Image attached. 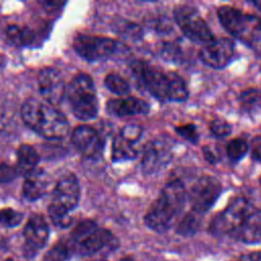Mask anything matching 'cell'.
Listing matches in <instances>:
<instances>
[{
    "instance_id": "6da1fadb",
    "label": "cell",
    "mask_w": 261,
    "mask_h": 261,
    "mask_svg": "<svg viewBox=\"0 0 261 261\" xmlns=\"http://www.w3.org/2000/svg\"><path fill=\"white\" fill-rule=\"evenodd\" d=\"M187 199L188 193L184 182L178 178L169 180L147 210L144 216L145 224L156 232L168 230L185 207Z\"/></svg>"
},
{
    "instance_id": "7a4b0ae2",
    "label": "cell",
    "mask_w": 261,
    "mask_h": 261,
    "mask_svg": "<svg viewBox=\"0 0 261 261\" xmlns=\"http://www.w3.org/2000/svg\"><path fill=\"white\" fill-rule=\"evenodd\" d=\"M20 114L23 122L47 139H62L69 130L66 117L55 106L36 98L25 100Z\"/></svg>"
},
{
    "instance_id": "3957f363",
    "label": "cell",
    "mask_w": 261,
    "mask_h": 261,
    "mask_svg": "<svg viewBox=\"0 0 261 261\" xmlns=\"http://www.w3.org/2000/svg\"><path fill=\"white\" fill-rule=\"evenodd\" d=\"M65 98L77 119L90 120L97 116L99 103L94 81L89 74L75 75L66 87Z\"/></svg>"
},
{
    "instance_id": "277c9868",
    "label": "cell",
    "mask_w": 261,
    "mask_h": 261,
    "mask_svg": "<svg viewBox=\"0 0 261 261\" xmlns=\"http://www.w3.org/2000/svg\"><path fill=\"white\" fill-rule=\"evenodd\" d=\"M70 241L74 244L76 253L82 256H91L104 249H113L117 246V240L106 228L99 227L93 220L80 222L70 234Z\"/></svg>"
},
{
    "instance_id": "5b68a950",
    "label": "cell",
    "mask_w": 261,
    "mask_h": 261,
    "mask_svg": "<svg viewBox=\"0 0 261 261\" xmlns=\"http://www.w3.org/2000/svg\"><path fill=\"white\" fill-rule=\"evenodd\" d=\"M134 76L155 99L160 102H170V76L171 71L161 68L145 60H135L130 64Z\"/></svg>"
},
{
    "instance_id": "8992f818",
    "label": "cell",
    "mask_w": 261,
    "mask_h": 261,
    "mask_svg": "<svg viewBox=\"0 0 261 261\" xmlns=\"http://www.w3.org/2000/svg\"><path fill=\"white\" fill-rule=\"evenodd\" d=\"M173 18L184 36L197 44H208L215 39L208 23L196 7L179 5L173 9Z\"/></svg>"
},
{
    "instance_id": "52a82bcc",
    "label": "cell",
    "mask_w": 261,
    "mask_h": 261,
    "mask_svg": "<svg viewBox=\"0 0 261 261\" xmlns=\"http://www.w3.org/2000/svg\"><path fill=\"white\" fill-rule=\"evenodd\" d=\"M252 207L253 205L245 197L232 199L221 212L213 217L209 226L210 232L215 237H233Z\"/></svg>"
},
{
    "instance_id": "ba28073f",
    "label": "cell",
    "mask_w": 261,
    "mask_h": 261,
    "mask_svg": "<svg viewBox=\"0 0 261 261\" xmlns=\"http://www.w3.org/2000/svg\"><path fill=\"white\" fill-rule=\"evenodd\" d=\"M73 48L82 58L93 62L108 59L125 46L108 37L79 35L73 40Z\"/></svg>"
},
{
    "instance_id": "9c48e42d",
    "label": "cell",
    "mask_w": 261,
    "mask_h": 261,
    "mask_svg": "<svg viewBox=\"0 0 261 261\" xmlns=\"http://www.w3.org/2000/svg\"><path fill=\"white\" fill-rule=\"evenodd\" d=\"M222 193L220 181L214 176L203 175L198 178L188 193L192 210L203 215L217 201Z\"/></svg>"
},
{
    "instance_id": "30bf717a",
    "label": "cell",
    "mask_w": 261,
    "mask_h": 261,
    "mask_svg": "<svg viewBox=\"0 0 261 261\" xmlns=\"http://www.w3.org/2000/svg\"><path fill=\"white\" fill-rule=\"evenodd\" d=\"M172 148L167 139L156 138L143 149L141 167L145 174H154L164 169L172 160Z\"/></svg>"
},
{
    "instance_id": "8fae6325",
    "label": "cell",
    "mask_w": 261,
    "mask_h": 261,
    "mask_svg": "<svg viewBox=\"0 0 261 261\" xmlns=\"http://www.w3.org/2000/svg\"><path fill=\"white\" fill-rule=\"evenodd\" d=\"M234 43L229 38H215L202 46L199 51L201 61L214 69L226 67L233 59Z\"/></svg>"
},
{
    "instance_id": "7c38bea8",
    "label": "cell",
    "mask_w": 261,
    "mask_h": 261,
    "mask_svg": "<svg viewBox=\"0 0 261 261\" xmlns=\"http://www.w3.org/2000/svg\"><path fill=\"white\" fill-rule=\"evenodd\" d=\"M38 86L44 100L56 106L65 97L66 86L61 73L53 67H45L38 74Z\"/></svg>"
},
{
    "instance_id": "4fadbf2b",
    "label": "cell",
    "mask_w": 261,
    "mask_h": 261,
    "mask_svg": "<svg viewBox=\"0 0 261 261\" xmlns=\"http://www.w3.org/2000/svg\"><path fill=\"white\" fill-rule=\"evenodd\" d=\"M71 142L75 149L88 159H98L103 152V141L98 132L90 125L76 126L71 135Z\"/></svg>"
},
{
    "instance_id": "5bb4252c",
    "label": "cell",
    "mask_w": 261,
    "mask_h": 261,
    "mask_svg": "<svg viewBox=\"0 0 261 261\" xmlns=\"http://www.w3.org/2000/svg\"><path fill=\"white\" fill-rule=\"evenodd\" d=\"M81 188L76 176L72 173L65 174L59 178L54 191L52 203L67 211L73 210L80 201Z\"/></svg>"
},
{
    "instance_id": "9a60e30c",
    "label": "cell",
    "mask_w": 261,
    "mask_h": 261,
    "mask_svg": "<svg viewBox=\"0 0 261 261\" xmlns=\"http://www.w3.org/2000/svg\"><path fill=\"white\" fill-rule=\"evenodd\" d=\"M23 237L25 248L30 252H36L43 248L49 237V228L45 218L39 214L32 215L24 226Z\"/></svg>"
},
{
    "instance_id": "2e32d148",
    "label": "cell",
    "mask_w": 261,
    "mask_h": 261,
    "mask_svg": "<svg viewBox=\"0 0 261 261\" xmlns=\"http://www.w3.org/2000/svg\"><path fill=\"white\" fill-rule=\"evenodd\" d=\"M106 110L109 114L117 117L146 115L150 111V105L147 101L136 97L115 98L108 100Z\"/></svg>"
},
{
    "instance_id": "e0dca14e",
    "label": "cell",
    "mask_w": 261,
    "mask_h": 261,
    "mask_svg": "<svg viewBox=\"0 0 261 261\" xmlns=\"http://www.w3.org/2000/svg\"><path fill=\"white\" fill-rule=\"evenodd\" d=\"M233 238L245 244H256L261 241V208L253 206L250 209Z\"/></svg>"
},
{
    "instance_id": "ac0fdd59",
    "label": "cell",
    "mask_w": 261,
    "mask_h": 261,
    "mask_svg": "<svg viewBox=\"0 0 261 261\" xmlns=\"http://www.w3.org/2000/svg\"><path fill=\"white\" fill-rule=\"evenodd\" d=\"M48 179L42 169L36 168L25 175L22 186L23 197L28 201H36L40 199L47 190Z\"/></svg>"
},
{
    "instance_id": "d6986e66",
    "label": "cell",
    "mask_w": 261,
    "mask_h": 261,
    "mask_svg": "<svg viewBox=\"0 0 261 261\" xmlns=\"http://www.w3.org/2000/svg\"><path fill=\"white\" fill-rule=\"evenodd\" d=\"M17 171L27 175L37 168L39 154L30 145H21L17 150Z\"/></svg>"
},
{
    "instance_id": "ffe728a7",
    "label": "cell",
    "mask_w": 261,
    "mask_h": 261,
    "mask_svg": "<svg viewBox=\"0 0 261 261\" xmlns=\"http://www.w3.org/2000/svg\"><path fill=\"white\" fill-rule=\"evenodd\" d=\"M135 144L125 140L119 134L114 138L112 143L111 158L113 162H123L133 160L137 157L138 152L134 147Z\"/></svg>"
},
{
    "instance_id": "44dd1931",
    "label": "cell",
    "mask_w": 261,
    "mask_h": 261,
    "mask_svg": "<svg viewBox=\"0 0 261 261\" xmlns=\"http://www.w3.org/2000/svg\"><path fill=\"white\" fill-rule=\"evenodd\" d=\"M241 110L247 114H256L261 111V90L257 88L246 89L239 96Z\"/></svg>"
},
{
    "instance_id": "7402d4cb",
    "label": "cell",
    "mask_w": 261,
    "mask_h": 261,
    "mask_svg": "<svg viewBox=\"0 0 261 261\" xmlns=\"http://www.w3.org/2000/svg\"><path fill=\"white\" fill-rule=\"evenodd\" d=\"M113 30L120 37L132 41H139L144 36L143 29L139 24L124 18H116L113 22Z\"/></svg>"
},
{
    "instance_id": "603a6c76",
    "label": "cell",
    "mask_w": 261,
    "mask_h": 261,
    "mask_svg": "<svg viewBox=\"0 0 261 261\" xmlns=\"http://www.w3.org/2000/svg\"><path fill=\"white\" fill-rule=\"evenodd\" d=\"M6 36L8 40L16 46H29L34 42V33L28 27H19L10 24L6 29Z\"/></svg>"
},
{
    "instance_id": "cb8c5ba5",
    "label": "cell",
    "mask_w": 261,
    "mask_h": 261,
    "mask_svg": "<svg viewBox=\"0 0 261 261\" xmlns=\"http://www.w3.org/2000/svg\"><path fill=\"white\" fill-rule=\"evenodd\" d=\"M202 215L191 210L178 222L176 232L184 237H191L195 234L200 226Z\"/></svg>"
},
{
    "instance_id": "d4e9b609",
    "label": "cell",
    "mask_w": 261,
    "mask_h": 261,
    "mask_svg": "<svg viewBox=\"0 0 261 261\" xmlns=\"http://www.w3.org/2000/svg\"><path fill=\"white\" fill-rule=\"evenodd\" d=\"M189 97V90L184 79L174 71H171L170 76V102H184Z\"/></svg>"
},
{
    "instance_id": "484cf974",
    "label": "cell",
    "mask_w": 261,
    "mask_h": 261,
    "mask_svg": "<svg viewBox=\"0 0 261 261\" xmlns=\"http://www.w3.org/2000/svg\"><path fill=\"white\" fill-rule=\"evenodd\" d=\"M225 150H226L228 159L231 162L237 163L247 155L249 146H248V143L244 139L236 138L227 143Z\"/></svg>"
},
{
    "instance_id": "4316f807",
    "label": "cell",
    "mask_w": 261,
    "mask_h": 261,
    "mask_svg": "<svg viewBox=\"0 0 261 261\" xmlns=\"http://www.w3.org/2000/svg\"><path fill=\"white\" fill-rule=\"evenodd\" d=\"M104 84L110 92L118 96L126 95L130 90L128 82L117 73L107 74L104 80Z\"/></svg>"
},
{
    "instance_id": "83f0119b",
    "label": "cell",
    "mask_w": 261,
    "mask_h": 261,
    "mask_svg": "<svg viewBox=\"0 0 261 261\" xmlns=\"http://www.w3.org/2000/svg\"><path fill=\"white\" fill-rule=\"evenodd\" d=\"M48 213L52 220V222L61 228L67 227L71 224V217L69 215V211L63 209L62 207L54 204L51 202V204L48 207Z\"/></svg>"
},
{
    "instance_id": "f1b7e54d",
    "label": "cell",
    "mask_w": 261,
    "mask_h": 261,
    "mask_svg": "<svg viewBox=\"0 0 261 261\" xmlns=\"http://www.w3.org/2000/svg\"><path fill=\"white\" fill-rule=\"evenodd\" d=\"M209 130L212 136H214L217 139H221L230 135L232 130V126L225 119L220 117H215L211 119L209 122Z\"/></svg>"
},
{
    "instance_id": "f546056e",
    "label": "cell",
    "mask_w": 261,
    "mask_h": 261,
    "mask_svg": "<svg viewBox=\"0 0 261 261\" xmlns=\"http://www.w3.org/2000/svg\"><path fill=\"white\" fill-rule=\"evenodd\" d=\"M22 220V214L14 209L5 208L0 210V223L7 227H14Z\"/></svg>"
},
{
    "instance_id": "4dcf8cb0",
    "label": "cell",
    "mask_w": 261,
    "mask_h": 261,
    "mask_svg": "<svg viewBox=\"0 0 261 261\" xmlns=\"http://www.w3.org/2000/svg\"><path fill=\"white\" fill-rule=\"evenodd\" d=\"M175 133L186 141L196 144L199 140V133L194 123H187L175 126Z\"/></svg>"
},
{
    "instance_id": "1f68e13d",
    "label": "cell",
    "mask_w": 261,
    "mask_h": 261,
    "mask_svg": "<svg viewBox=\"0 0 261 261\" xmlns=\"http://www.w3.org/2000/svg\"><path fill=\"white\" fill-rule=\"evenodd\" d=\"M68 255H69L68 247L63 243H59V244H56L46 254L44 261H65Z\"/></svg>"
},
{
    "instance_id": "d6a6232c",
    "label": "cell",
    "mask_w": 261,
    "mask_h": 261,
    "mask_svg": "<svg viewBox=\"0 0 261 261\" xmlns=\"http://www.w3.org/2000/svg\"><path fill=\"white\" fill-rule=\"evenodd\" d=\"M161 56L166 61L177 62L181 58L180 47L175 43H165L161 48Z\"/></svg>"
},
{
    "instance_id": "836d02e7",
    "label": "cell",
    "mask_w": 261,
    "mask_h": 261,
    "mask_svg": "<svg viewBox=\"0 0 261 261\" xmlns=\"http://www.w3.org/2000/svg\"><path fill=\"white\" fill-rule=\"evenodd\" d=\"M119 135L121 137H123L125 140L135 144L141 139V137L143 135V128L139 124H135V123L127 124V125H124L120 129Z\"/></svg>"
},
{
    "instance_id": "e575fe53",
    "label": "cell",
    "mask_w": 261,
    "mask_h": 261,
    "mask_svg": "<svg viewBox=\"0 0 261 261\" xmlns=\"http://www.w3.org/2000/svg\"><path fill=\"white\" fill-rule=\"evenodd\" d=\"M17 174V169L13 166L0 162V182H7L12 180Z\"/></svg>"
},
{
    "instance_id": "d590c367",
    "label": "cell",
    "mask_w": 261,
    "mask_h": 261,
    "mask_svg": "<svg viewBox=\"0 0 261 261\" xmlns=\"http://www.w3.org/2000/svg\"><path fill=\"white\" fill-rule=\"evenodd\" d=\"M203 155L206 161L210 164H215L219 159V154L216 152V150H213L210 146H204L203 149Z\"/></svg>"
},
{
    "instance_id": "8d00e7d4",
    "label": "cell",
    "mask_w": 261,
    "mask_h": 261,
    "mask_svg": "<svg viewBox=\"0 0 261 261\" xmlns=\"http://www.w3.org/2000/svg\"><path fill=\"white\" fill-rule=\"evenodd\" d=\"M236 261H261V252H251L243 254Z\"/></svg>"
},
{
    "instance_id": "74e56055",
    "label": "cell",
    "mask_w": 261,
    "mask_h": 261,
    "mask_svg": "<svg viewBox=\"0 0 261 261\" xmlns=\"http://www.w3.org/2000/svg\"><path fill=\"white\" fill-rule=\"evenodd\" d=\"M252 158L253 160L261 163V144H258L257 146L254 147L252 151Z\"/></svg>"
},
{
    "instance_id": "f35d334b",
    "label": "cell",
    "mask_w": 261,
    "mask_h": 261,
    "mask_svg": "<svg viewBox=\"0 0 261 261\" xmlns=\"http://www.w3.org/2000/svg\"><path fill=\"white\" fill-rule=\"evenodd\" d=\"M252 4L254 6H256L258 8V10L261 12V0H256V1H253Z\"/></svg>"
},
{
    "instance_id": "ab89813d",
    "label": "cell",
    "mask_w": 261,
    "mask_h": 261,
    "mask_svg": "<svg viewBox=\"0 0 261 261\" xmlns=\"http://www.w3.org/2000/svg\"><path fill=\"white\" fill-rule=\"evenodd\" d=\"M257 30L261 36V18H257Z\"/></svg>"
},
{
    "instance_id": "60d3db41",
    "label": "cell",
    "mask_w": 261,
    "mask_h": 261,
    "mask_svg": "<svg viewBox=\"0 0 261 261\" xmlns=\"http://www.w3.org/2000/svg\"><path fill=\"white\" fill-rule=\"evenodd\" d=\"M260 185H261V177H260Z\"/></svg>"
}]
</instances>
